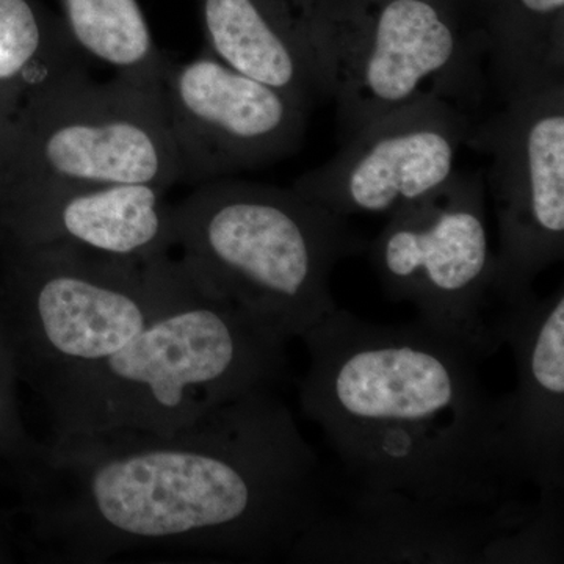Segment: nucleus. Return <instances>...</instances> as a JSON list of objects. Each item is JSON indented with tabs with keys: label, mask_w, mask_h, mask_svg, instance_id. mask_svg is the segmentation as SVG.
<instances>
[{
	"label": "nucleus",
	"mask_w": 564,
	"mask_h": 564,
	"mask_svg": "<svg viewBox=\"0 0 564 564\" xmlns=\"http://www.w3.org/2000/svg\"><path fill=\"white\" fill-rule=\"evenodd\" d=\"M367 247L347 218L292 187L225 177L174 204L177 259L281 344L339 307L334 269Z\"/></svg>",
	"instance_id": "20e7f679"
},
{
	"label": "nucleus",
	"mask_w": 564,
	"mask_h": 564,
	"mask_svg": "<svg viewBox=\"0 0 564 564\" xmlns=\"http://www.w3.org/2000/svg\"><path fill=\"white\" fill-rule=\"evenodd\" d=\"M514 500L492 511H447L421 505L358 508L322 513L292 549L307 563H507L511 543L540 511Z\"/></svg>",
	"instance_id": "f8f14e48"
},
{
	"label": "nucleus",
	"mask_w": 564,
	"mask_h": 564,
	"mask_svg": "<svg viewBox=\"0 0 564 564\" xmlns=\"http://www.w3.org/2000/svg\"><path fill=\"white\" fill-rule=\"evenodd\" d=\"M466 148L489 158L499 247L494 296L500 313L533 299L534 281L564 252V80L503 101L473 124Z\"/></svg>",
	"instance_id": "1a4fd4ad"
},
{
	"label": "nucleus",
	"mask_w": 564,
	"mask_h": 564,
	"mask_svg": "<svg viewBox=\"0 0 564 564\" xmlns=\"http://www.w3.org/2000/svg\"><path fill=\"white\" fill-rule=\"evenodd\" d=\"M473 124L469 111L440 99L393 111L292 188L340 217H391L451 181Z\"/></svg>",
	"instance_id": "9b49d317"
},
{
	"label": "nucleus",
	"mask_w": 564,
	"mask_h": 564,
	"mask_svg": "<svg viewBox=\"0 0 564 564\" xmlns=\"http://www.w3.org/2000/svg\"><path fill=\"white\" fill-rule=\"evenodd\" d=\"M66 32L91 65L161 84L170 58L155 44L139 0H55Z\"/></svg>",
	"instance_id": "a211bd4d"
},
{
	"label": "nucleus",
	"mask_w": 564,
	"mask_h": 564,
	"mask_svg": "<svg viewBox=\"0 0 564 564\" xmlns=\"http://www.w3.org/2000/svg\"><path fill=\"white\" fill-rule=\"evenodd\" d=\"M161 93L181 182L199 185L273 165L295 154L306 135L307 107L209 51L170 61Z\"/></svg>",
	"instance_id": "9d476101"
},
{
	"label": "nucleus",
	"mask_w": 564,
	"mask_h": 564,
	"mask_svg": "<svg viewBox=\"0 0 564 564\" xmlns=\"http://www.w3.org/2000/svg\"><path fill=\"white\" fill-rule=\"evenodd\" d=\"M11 181L150 184L169 192L181 165L161 84L79 74L29 104L11 126Z\"/></svg>",
	"instance_id": "423d86ee"
},
{
	"label": "nucleus",
	"mask_w": 564,
	"mask_h": 564,
	"mask_svg": "<svg viewBox=\"0 0 564 564\" xmlns=\"http://www.w3.org/2000/svg\"><path fill=\"white\" fill-rule=\"evenodd\" d=\"M90 66L57 11L40 0H0V84L17 87L21 110Z\"/></svg>",
	"instance_id": "f3484780"
},
{
	"label": "nucleus",
	"mask_w": 564,
	"mask_h": 564,
	"mask_svg": "<svg viewBox=\"0 0 564 564\" xmlns=\"http://www.w3.org/2000/svg\"><path fill=\"white\" fill-rule=\"evenodd\" d=\"M491 0H315L340 143L372 122L440 99L469 111L488 88Z\"/></svg>",
	"instance_id": "39448f33"
},
{
	"label": "nucleus",
	"mask_w": 564,
	"mask_h": 564,
	"mask_svg": "<svg viewBox=\"0 0 564 564\" xmlns=\"http://www.w3.org/2000/svg\"><path fill=\"white\" fill-rule=\"evenodd\" d=\"M36 462V522L63 562L150 551L289 558L323 510L317 455L274 391L173 433H52Z\"/></svg>",
	"instance_id": "f257e3e1"
},
{
	"label": "nucleus",
	"mask_w": 564,
	"mask_h": 564,
	"mask_svg": "<svg viewBox=\"0 0 564 564\" xmlns=\"http://www.w3.org/2000/svg\"><path fill=\"white\" fill-rule=\"evenodd\" d=\"M502 344L510 345L518 386L502 397L503 432L525 485L540 496L564 489V289L500 313Z\"/></svg>",
	"instance_id": "4468645a"
},
{
	"label": "nucleus",
	"mask_w": 564,
	"mask_h": 564,
	"mask_svg": "<svg viewBox=\"0 0 564 564\" xmlns=\"http://www.w3.org/2000/svg\"><path fill=\"white\" fill-rule=\"evenodd\" d=\"M367 247L383 291L478 359L502 347L491 317L496 256L480 172H456L440 191L395 212Z\"/></svg>",
	"instance_id": "0eeeda50"
},
{
	"label": "nucleus",
	"mask_w": 564,
	"mask_h": 564,
	"mask_svg": "<svg viewBox=\"0 0 564 564\" xmlns=\"http://www.w3.org/2000/svg\"><path fill=\"white\" fill-rule=\"evenodd\" d=\"M180 263L172 302L143 332L43 392L54 434L173 433L284 381L285 344Z\"/></svg>",
	"instance_id": "7ed1b4c3"
},
{
	"label": "nucleus",
	"mask_w": 564,
	"mask_h": 564,
	"mask_svg": "<svg viewBox=\"0 0 564 564\" xmlns=\"http://www.w3.org/2000/svg\"><path fill=\"white\" fill-rule=\"evenodd\" d=\"M22 247L148 265L174 252V206L150 184L11 181Z\"/></svg>",
	"instance_id": "ddd939ff"
},
{
	"label": "nucleus",
	"mask_w": 564,
	"mask_h": 564,
	"mask_svg": "<svg viewBox=\"0 0 564 564\" xmlns=\"http://www.w3.org/2000/svg\"><path fill=\"white\" fill-rule=\"evenodd\" d=\"M488 82L502 101L564 80V0H491Z\"/></svg>",
	"instance_id": "dca6fc26"
},
{
	"label": "nucleus",
	"mask_w": 564,
	"mask_h": 564,
	"mask_svg": "<svg viewBox=\"0 0 564 564\" xmlns=\"http://www.w3.org/2000/svg\"><path fill=\"white\" fill-rule=\"evenodd\" d=\"M300 400L350 480L347 505L492 511L525 485L480 359L419 321L378 325L336 307L302 337Z\"/></svg>",
	"instance_id": "f03ea898"
},
{
	"label": "nucleus",
	"mask_w": 564,
	"mask_h": 564,
	"mask_svg": "<svg viewBox=\"0 0 564 564\" xmlns=\"http://www.w3.org/2000/svg\"><path fill=\"white\" fill-rule=\"evenodd\" d=\"M207 51L313 109L328 98L315 0H196Z\"/></svg>",
	"instance_id": "2eb2a0df"
},
{
	"label": "nucleus",
	"mask_w": 564,
	"mask_h": 564,
	"mask_svg": "<svg viewBox=\"0 0 564 564\" xmlns=\"http://www.w3.org/2000/svg\"><path fill=\"white\" fill-rule=\"evenodd\" d=\"M25 339L41 392L101 361L143 332L172 302L176 254L148 265L62 248L22 247Z\"/></svg>",
	"instance_id": "6e6552de"
}]
</instances>
